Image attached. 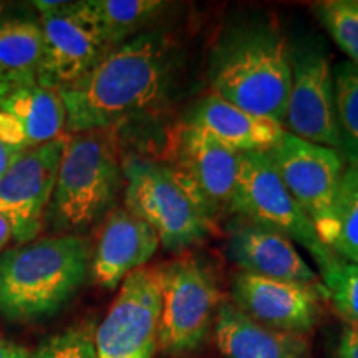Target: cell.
I'll use <instances>...</instances> for the list:
<instances>
[{
    "label": "cell",
    "instance_id": "22",
    "mask_svg": "<svg viewBox=\"0 0 358 358\" xmlns=\"http://www.w3.org/2000/svg\"><path fill=\"white\" fill-rule=\"evenodd\" d=\"M324 244L343 261L358 264V169L345 168Z\"/></svg>",
    "mask_w": 358,
    "mask_h": 358
},
{
    "label": "cell",
    "instance_id": "25",
    "mask_svg": "<svg viewBox=\"0 0 358 358\" xmlns=\"http://www.w3.org/2000/svg\"><path fill=\"white\" fill-rule=\"evenodd\" d=\"M320 275L327 299L334 302L348 324L358 325V264L338 257Z\"/></svg>",
    "mask_w": 358,
    "mask_h": 358
},
{
    "label": "cell",
    "instance_id": "16",
    "mask_svg": "<svg viewBox=\"0 0 358 358\" xmlns=\"http://www.w3.org/2000/svg\"><path fill=\"white\" fill-rule=\"evenodd\" d=\"M156 232L127 208L111 209L90 262V274L101 289L113 290L131 272L145 267L159 248Z\"/></svg>",
    "mask_w": 358,
    "mask_h": 358
},
{
    "label": "cell",
    "instance_id": "2",
    "mask_svg": "<svg viewBox=\"0 0 358 358\" xmlns=\"http://www.w3.org/2000/svg\"><path fill=\"white\" fill-rule=\"evenodd\" d=\"M92 249L80 234L30 241L0 254V317L45 320L71 301L90 274Z\"/></svg>",
    "mask_w": 358,
    "mask_h": 358
},
{
    "label": "cell",
    "instance_id": "17",
    "mask_svg": "<svg viewBox=\"0 0 358 358\" xmlns=\"http://www.w3.org/2000/svg\"><path fill=\"white\" fill-rule=\"evenodd\" d=\"M66 113L58 90L19 87L0 100V141L32 150L64 136Z\"/></svg>",
    "mask_w": 358,
    "mask_h": 358
},
{
    "label": "cell",
    "instance_id": "24",
    "mask_svg": "<svg viewBox=\"0 0 358 358\" xmlns=\"http://www.w3.org/2000/svg\"><path fill=\"white\" fill-rule=\"evenodd\" d=\"M312 13L348 62L358 65V2L325 0L312 3Z\"/></svg>",
    "mask_w": 358,
    "mask_h": 358
},
{
    "label": "cell",
    "instance_id": "27",
    "mask_svg": "<svg viewBox=\"0 0 358 358\" xmlns=\"http://www.w3.org/2000/svg\"><path fill=\"white\" fill-rule=\"evenodd\" d=\"M338 358H358V325L347 324L340 335Z\"/></svg>",
    "mask_w": 358,
    "mask_h": 358
},
{
    "label": "cell",
    "instance_id": "6",
    "mask_svg": "<svg viewBox=\"0 0 358 358\" xmlns=\"http://www.w3.org/2000/svg\"><path fill=\"white\" fill-rule=\"evenodd\" d=\"M231 213L280 232L302 245L325 271L337 254L327 248L303 209L290 194L266 153H241Z\"/></svg>",
    "mask_w": 358,
    "mask_h": 358
},
{
    "label": "cell",
    "instance_id": "14",
    "mask_svg": "<svg viewBox=\"0 0 358 358\" xmlns=\"http://www.w3.org/2000/svg\"><path fill=\"white\" fill-rule=\"evenodd\" d=\"M227 257L248 274L306 285L327 299L324 282L292 241L261 224L241 216L232 219L227 224Z\"/></svg>",
    "mask_w": 358,
    "mask_h": 358
},
{
    "label": "cell",
    "instance_id": "29",
    "mask_svg": "<svg viewBox=\"0 0 358 358\" xmlns=\"http://www.w3.org/2000/svg\"><path fill=\"white\" fill-rule=\"evenodd\" d=\"M0 358H30V353L24 347L0 337Z\"/></svg>",
    "mask_w": 358,
    "mask_h": 358
},
{
    "label": "cell",
    "instance_id": "23",
    "mask_svg": "<svg viewBox=\"0 0 358 358\" xmlns=\"http://www.w3.org/2000/svg\"><path fill=\"white\" fill-rule=\"evenodd\" d=\"M335 110L338 127V153L348 168L358 169V65H334Z\"/></svg>",
    "mask_w": 358,
    "mask_h": 358
},
{
    "label": "cell",
    "instance_id": "31",
    "mask_svg": "<svg viewBox=\"0 0 358 358\" xmlns=\"http://www.w3.org/2000/svg\"><path fill=\"white\" fill-rule=\"evenodd\" d=\"M12 90L13 88L10 87V85H8L7 80L2 77V73H0V100H2V98L6 96L8 92H12Z\"/></svg>",
    "mask_w": 358,
    "mask_h": 358
},
{
    "label": "cell",
    "instance_id": "9",
    "mask_svg": "<svg viewBox=\"0 0 358 358\" xmlns=\"http://www.w3.org/2000/svg\"><path fill=\"white\" fill-rule=\"evenodd\" d=\"M161 317L159 267H141L122 282L95 330L98 358H153Z\"/></svg>",
    "mask_w": 358,
    "mask_h": 358
},
{
    "label": "cell",
    "instance_id": "3",
    "mask_svg": "<svg viewBox=\"0 0 358 358\" xmlns=\"http://www.w3.org/2000/svg\"><path fill=\"white\" fill-rule=\"evenodd\" d=\"M213 95L249 113L284 123L290 90L289 42L271 22L226 32L209 58Z\"/></svg>",
    "mask_w": 358,
    "mask_h": 358
},
{
    "label": "cell",
    "instance_id": "30",
    "mask_svg": "<svg viewBox=\"0 0 358 358\" xmlns=\"http://www.w3.org/2000/svg\"><path fill=\"white\" fill-rule=\"evenodd\" d=\"M13 237V227L10 221L6 216H2L0 214V254H2V250L6 249V245L8 244V241H10Z\"/></svg>",
    "mask_w": 358,
    "mask_h": 358
},
{
    "label": "cell",
    "instance_id": "7",
    "mask_svg": "<svg viewBox=\"0 0 358 358\" xmlns=\"http://www.w3.org/2000/svg\"><path fill=\"white\" fill-rule=\"evenodd\" d=\"M290 90L282 127L294 136L338 151L334 64L319 37L289 42Z\"/></svg>",
    "mask_w": 358,
    "mask_h": 358
},
{
    "label": "cell",
    "instance_id": "13",
    "mask_svg": "<svg viewBox=\"0 0 358 358\" xmlns=\"http://www.w3.org/2000/svg\"><path fill=\"white\" fill-rule=\"evenodd\" d=\"M239 163V151L224 145L211 133L186 123L179 128L168 164L216 219L219 213H231Z\"/></svg>",
    "mask_w": 358,
    "mask_h": 358
},
{
    "label": "cell",
    "instance_id": "8",
    "mask_svg": "<svg viewBox=\"0 0 358 358\" xmlns=\"http://www.w3.org/2000/svg\"><path fill=\"white\" fill-rule=\"evenodd\" d=\"M161 317L158 350L176 355L198 348L217 313L219 290L209 271L194 259L159 266Z\"/></svg>",
    "mask_w": 358,
    "mask_h": 358
},
{
    "label": "cell",
    "instance_id": "11",
    "mask_svg": "<svg viewBox=\"0 0 358 358\" xmlns=\"http://www.w3.org/2000/svg\"><path fill=\"white\" fill-rule=\"evenodd\" d=\"M266 155L324 243L347 168L342 155L334 148L306 141L289 131Z\"/></svg>",
    "mask_w": 358,
    "mask_h": 358
},
{
    "label": "cell",
    "instance_id": "12",
    "mask_svg": "<svg viewBox=\"0 0 358 358\" xmlns=\"http://www.w3.org/2000/svg\"><path fill=\"white\" fill-rule=\"evenodd\" d=\"M66 134L25 150L0 179V214L10 221L19 244L35 241L47 219Z\"/></svg>",
    "mask_w": 358,
    "mask_h": 358
},
{
    "label": "cell",
    "instance_id": "5",
    "mask_svg": "<svg viewBox=\"0 0 358 358\" xmlns=\"http://www.w3.org/2000/svg\"><path fill=\"white\" fill-rule=\"evenodd\" d=\"M122 169L124 208L156 232L164 249L179 252L213 231L214 217L168 163L129 156Z\"/></svg>",
    "mask_w": 358,
    "mask_h": 358
},
{
    "label": "cell",
    "instance_id": "19",
    "mask_svg": "<svg viewBox=\"0 0 358 358\" xmlns=\"http://www.w3.org/2000/svg\"><path fill=\"white\" fill-rule=\"evenodd\" d=\"M187 124L211 133L239 153H267L285 133L275 120L249 113L213 93L192 108Z\"/></svg>",
    "mask_w": 358,
    "mask_h": 358
},
{
    "label": "cell",
    "instance_id": "26",
    "mask_svg": "<svg viewBox=\"0 0 358 358\" xmlns=\"http://www.w3.org/2000/svg\"><path fill=\"white\" fill-rule=\"evenodd\" d=\"M30 358H98L92 327H71L43 340Z\"/></svg>",
    "mask_w": 358,
    "mask_h": 358
},
{
    "label": "cell",
    "instance_id": "10",
    "mask_svg": "<svg viewBox=\"0 0 358 358\" xmlns=\"http://www.w3.org/2000/svg\"><path fill=\"white\" fill-rule=\"evenodd\" d=\"M40 29L43 38L37 75L40 87L60 90L77 82L111 50L88 0L60 2L43 13Z\"/></svg>",
    "mask_w": 358,
    "mask_h": 358
},
{
    "label": "cell",
    "instance_id": "15",
    "mask_svg": "<svg viewBox=\"0 0 358 358\" xmlns=\"http://www.w3.org/2000/svg\"><path fill=\"white\" fill-rule=\"evenodd\" d=\"M234 306L267 329L306 335L315 327L324 294L306 285L241 272L232 284Z\"/></svg>",
    "mask_w": 358,
    "mask_h": 358
},
{
    "label": "cell",
    "instance_id": "21",
    "mask_svg": "<svg viewBox=\"0 0 358 358\" xmlns=\"http://www.w3.org/2000/svg\"><path fill=\"white\" fill-rule=\"evenodd\" d=\"M93 15L111 48L136 37L159 15L164 2L159 0H88Z\"/></svg>",
    "mask_w": 358,
    "mask_h": 358
},
{
    "label": "cell",
    "instance_id": "4",
    "mask_svg": "<svg viewBox=\"0 0 358 358\" xmlns=\"http://www.w3.org/2000/svg\"><path fill=\"white\" fill-rule=\"evenodd\" d=\"M123 182L113 129L66 134L47 219L62 234H77L108 216Z\"/></svg>",
    "mask_w": 358,
    "mask_h": 358
},
{
    "label": "cell",
    "instance_id": "28",
    "mask_svg": "<svg viewBox=\"0 0 358 358\" xmlns=\"http://www.w3.org/2000/svg\"><path fill=\"white\" fill-rule=\"evenodd\" d=\"M24 151L25 150H20V148L10 146L7 143L0 141V179L10 169L12 164L20 158Z\"/></svg>",
    "mask_w": 358,
    "mask_h": 358
},
{
    "label": "cell",
    "instance_id": "20",
    "mask_svg": "<svg viewBox=\"0 0 358 358\" xmlns=\"http://www.w3.org/2000/svg\"><path fill=\"white\" fill-rule=\"evenodd\" d=\"M42 47L37 22L13 19L0 24V73L12 88L37 83Z\"/></svg>",
    "mask_w": 358,
    "mask_h": 358
},
{
    "label": "cell",
    "instance_id": "18",
    "mask_svg": "<svg viewBox=\"0 0 358 358\" xmlns=\"http://www.w3.org/2000/svg\"><path fill=\"white\" fill-rule=\"evenodd\" d=\"M214 332L219 352L226 358H312L303 335L267 329L234 303L219 306Z\"/></svg>",
    "mask_w": 358,
    "mask_h": 358
},
{
    "label": "cell",
    "instance_id": "1",
    "mask_svg": "<svg viewBox=\"0 0 358 358\" xmlns=\"http://www.w3.org/2000/svg\"><path fill=\"white\" fill-rule=\"evenodd\" d=\"M173 71V42L143 32L116 45L77 82L58 90L66 133L113 129L163 105Z\"/></svg>",
    "mask_w": 358,
    "mask_h": 358
}]
</instances>
